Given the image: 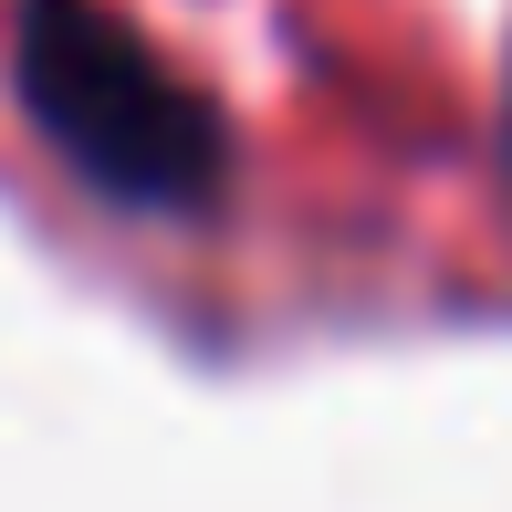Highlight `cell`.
<instances>
[{
  "label": "cell",
  "instance_id": "obj_1",
  "mask_svg": "<svg viewBox=\"0 0 512 512\" xmlns=\"http://www.w3.org/2000/svg\"><path fill=\"white\" fill-rule=\"evenodd\" d=\"M11 84L42 147L84 178L105 209H209L230 189V126L220 105L136 32L115 0H21L11 21Z\"/></svg>",
  "mask_w": 512,
  "mask_h": 512
}]
</instances>
